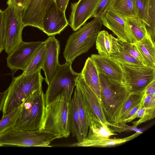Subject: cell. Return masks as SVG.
Segmentation results:
<instances>
[{
	"label": "cell",
	"mask_w": 155,
	"mask_h": 155,
	"mask_svg": "<svg viewBox=\"0 0 155 155\" xmlns=\"http://www.w3.org/2000/svg\"><path fill=\"white\" fill-rule=\"evenodd\" d=\"M100 101L107 121L117 123L122 108L131 94L124 81L107 78L99 74Z\"/></svg>",
	"instance_id": "1"
},
{
	"label": "cell",
	"mask_w": 155,
	"mask_h": 155,
	"mask_svg": "<svg viewBox=\"0 0 155 155\" xmlns=\"http://www.w3.org/2000/svg\"><path fill=\"white\" fill-rule=\"evenodd\" d=\"M41 71L27 75L22 74L14 77L8 88L2 110L3 115L21 105L35 92L42 90V84L45 78Z\"/></svg>",
	"instance_id": "2"
},
{
	"label": "cell",
	"mask_w": 155,
	"mask_h": 155,
	"mask_svg": "<svg viewBox=\"0 0 155 155\" xmlns=\"http://www.w3.org/2000/svg\"><path fill=\"white\" fill-rule=\"evenodd\" d=\"M69 102L58 96L45 106L38 130L52 135L56 139L68 137L70 134L68 122Z\"/></svg>",
	"instance_id": "3"
},
{
	"label": "cell",
	"mask_w": 155,
	"mask_h": 155,
	"mask_svg": "<svg viewBox=\"0 0 155 155\" xmlns=\"http://www.w3.org/2000/svg\"><path fill=\"white\" fill-rule=\"evenodd\" d=\"M102 25L101 18H94L70 35L63 52L66 62L72 63L77 57L93 46Z\"/></svg>",
	"instance_id": "4"
},
{
	"label": "cell",
	"mask_w": 155,
	"mask_h": 155,
	"mask_svg": "<svg viewBox=\"0 0 155 155\" xmlns=\"http://www.w3.org/2000/svg\"><path fill=\"white\" fill-rule=\"evenodd\" d=\"M45 107L43 90L34 92L21 104V111L14 128L17 130H39Z\"/></svg>",
	"instance_id": "5"
},
{
	"label": "cell",
	"mask_w": 155,
	"mask_h": 155,
	"mask_svg": "<svg viewBox=\"0 0 155 155\" xmlns=\"http://www.w3.org/2000/svg\"><path fill=\"white\" fill-rule=\"evenodd\" d=\"M72 64L66 62L59 65L45 94V106L58 96L64 97L68 102L70 101L79 73L73 70Z\"/></svg>",
	"instance_id": "6"
},
{
	"label": "cell",
	"mask_w": 155,
	"mask_h": 155,
	"mask_svg": "<svg viewBox=\"0 0 155 155\" xmlns=\"http://www.w3.org/2000/svg\"><path fill=\"white\" fill-rule=\"evenodd\" d=\"M55 139L54 136L38 130H17L12 127L0 134V147H51V143Z\"/></svg>",
	"instance_id": "7"
},
{
	"label": "cell",
	"mask_w": 155,
	"mask_h": 155,
	"mask_svg": "<svg viewBox=\"0 0 155 155\" xmlns=\"http://www.w3.org/2000/svg\"><path fill=\"white\" fill-rule=\"evenodd\" d=\"M3 11L5 22L4 50L8 55L22 41V31L25 26L22 21V10L8 5Z\"/></svg>",
	"instance_id": "8"
},
{
	"label": "cell",
	"mask_w": 155,
	"mask_h": 155,
	"mask_svg": "<svg viewBox=\"0 0 155 155\" xmlns=\"http://www.w3.org/2000/svg\"><path fill=\"white\" fill-rule=\"evenodd\" d=\"M121 66L124 82L131 93L143 94L147 86L155 80V67Z\"/></svg>",
	"instance_id": "9"
},
{
	"label": "cell",
	"mask_w": 155,
	"mask_h": 155,
	"mask_svg": "<svg viewBox=\"0 0 155 155\" xmlns=\"http://www.w3.org/2000/svg\"><path fill=\"white\" fill-rule=\"evenodd\" d=\"M76 84L79 87L86 112L90 121L97 120L108 125L99 100L95 94L84 81L80 73L77 77Z\"/></svg>",
	"instance_id": "10"
},
{
	"label": "cell",
	"mask_w": 155,
	"mask_h": 155,
	"mask_svg": "<svg viewBox=\"0 0 155 155\" xmlns=\"http://www.w3.org/2000/svg\"><path fill=\"white\" fill-rule=\"evenodd\" d=\"M43 41H22L7 58L8 67L13 74L19 70L24 71L29 64L35 53Z\"/></svg>",
	"instance_id": "11"
},
{
	"label": "cell",
	"mask_w": 155,
	"mask_h": 155,
	"mask_svg": "<svg viewBox=\"0 0 155 155\" xmlns=\"http://www.w3.org/2000/svg\"><path fill=\"white\" fill-rule=\"evenodd\" d=\"M54 1L29 0L22 12V21L25 27L31 26L42 31L44 17Z\"/></svg>",
	"instance_id": "12"
},
{
	"label": "cell",
	"mask_w": 155,
	"mask_h": 155,
	"mask_svg": "<svg viewBox=\"0 0 155 155\" xmlns=\"http://www.w3.org/2000/svg\"><path fill=\"white\" fill-rule=\"evenodd\" d=\"M101 0H79L71 4L68 25L75 31L84 25L93 14Z\"/></svg>",
	"instance_id": "13"
},
{
	"label": "cell",
	"mask_w": 155,
	"mask_h": 155,
	"mask_svg": "<svg viewBox=\"0 0 155 155\" xmlns=\"http://www.w3.org/2000/svg\"><path fill=\"white\" fill-rule=\"evenodd\" d=\"M68 25L65 12L53 1L44 17L42 31L48 36H55L60 34Z\"/></svg>",
	"instance_id": "14"
},
{
	"label": "cell",
	"mask_w": 155,
	"mask_h": 155,
	"mask_svg": "<svg viewBox=\"0 0 155 155\" xmlns=\"http://www.w3.org/2000/svg\"><path fill=\"white\" fill-rule=\"evenodd\" d=\"M44 42L46 52L42 69L45 75V81L48 85L60 64L58 57L60 45L55 36H49Z\"/></svg>",
	"instance_id": "15"
},
{
	"label": "cell",
	"mask_w": 155,
	"mask_h": 155,
	"mask_svg": "<svg viewBox=\"0 0 155 155\" xmlns=\"http://www.w3.org/2000/svg\"><path fill=\"white\" fill-rule=\"evenodd\" d=\"M92 60L99 74L108 78L123 81V71L121 65L110 57L92 54Z\"/></svg>",
	"instance_id": "16"
},
{
	"label": "cell",
	"mask_w": 155,
	"mask_h": 155,
	"mask_svg": "<svg viewBox=\"0 0 155 155\" xmlns=\"http://www.w3.org/2000/svg\"><path fill=\"white\" fill-rule=\"evenodd\" d=\"M124 18L127 42L134 44L149 33L146 24L136 16Z\"/></svg>",
	"instance_id": "17"
},
{
	"label": "cell",
	"mask_w": 155,
	"mask_h": 155,
	"mask_svg": "<svg viewBox=\"0 0 155 155\" xmlns=\"http://www.w3.org/2000/svg\"><path fill=\"white\" fill-rule=\"evenodd\" d=\"M141 134L136 132L134 134L123 138L110 139L87 135L81 141L74 144V146L84 147H101L114 146L120 145L136 138Z\"/></svg>",
	"instance_id": "18"
},
{
	"label": "cell",
	"mask_w": 155,
	"mask_h": 155,
	"mask_svg": "<svg viewBox=\"0 0 155 155\" xmlns=\"http://www.w3.org/2000/svg\"><path fill=\"white\" fill-rule=\"evenodd\" d=\"M100 18L102 24L112 31L120 41L127 42L123 18L109 8Z\"/></svg>",
	"instance_id": "19"
},
{
	"label": "cell",
	"mask_w": 155,
	"mask_h": 155,
	"mask_svg": "<svg viewBox=\"0 0 155 155\" xmlns=\"http://www.w3.org/2000/svg\"><path fill=\"white\" fill-rule=\"evenodd\" d=\"M80 73L85 82L95 94L100 101V87L99 74L90 57L87 59Z\"/></svg>",
	"instance_id": "20"
},
{
	"label": "cell",
	"mask_w": 155,
	"mask_h": 155,
	"mask_svg": "<svg viewBox=\"0 0 155 155\" xmlns=\"http://www.w3.org/2000/svg\"><path fill=\"white\" fill-rule=\"evenodd\" d=\"M68 122L70 134L79 142L83 140L80 116L75 94L69 104Z\"/></svg>",
	"instance_id": "21"
},
{
	"label": "cell",
	"mask_w": 155,
	"mask_h": 155,
	"mask_svg": "<svg viewBox=\"0 0 155 155\" xmlns=\"http://www.w3.org/2000/svg\"><path fill=\"white\" fill-rule=\"evenodd\" d=\"M119 40L105 30L100 31L95 42L99 54L110 57L114 52Z\"/></svg>",
	"instance_id": "22"
},
{
	"label": "cell",
	"mask_w": 155,
	"mask_h": 155,
	"mask_svg": "<svg viewBox=\"0 0 155 155\" xmlns=\"http://www.w3.org/2000/svg\"><path fill=\"white\" fill-rule=\"evenodd\" d=\"M134 45L140 54L146 66L155 67V41L150 33Z\"/></svg>",
	"instance_id": "23"
},
{
	"label": "cell",
	"mask_w": 155,
	"mask_h": 155,
	"mask_svg": "<svg viewBox=\"0 0 155 155\" xmlns=\"http://www.w3.org/2000/svg\"><path fill=\"white\" fill-rule=\"evenodd\" d=\"M121 65L134 66H145L142 62L134 58L123 47L121 41L119 40L114 52L110 57Z\"/></svg>",
	"instance_id": "24"
},
{
	"label": "cell",
	"mask_w": 155,
	"mask_h": 155,
	"mask_svg": "<svg viewBox=\"0 0 155 155\" xmlns=\"http://www.w3.org/2000/svg\"><path fill=\"white\" fill-rule=\"evenodd\" d=\"M110 8L123 18L136 16L134 0H113Z\"/></svg>",
	"instance_id": "25"
},
{
	"label": "cell",
	"mask_w": 155,
	"mask_h": 155,
	"mask_svg": "<svg viewBox=\"0 0 155 155\" xmlns=\"http://www.w3.org/2000/svg\"><path fill=\"white\" fill-rule=\"evenodd\" d=\"M46 48L44 42L36 51L29 64L22 74L27 75L34 73L42 69L45 58Z\"/></svg>",
	"instance_id": "26"
},
{
	"label": "cell",
	"mask_w": 155,
	"mask_h": 155,
	"mask_svg": "<svg viewBox=\"0 0 155 155\" xmlns=\"http://www.w3.org/2000/svg\"><path fill=\"white\" fill-rule=\"evenodd\" d=\"M74 93L76 97L80 120L81 132L83 139L87 135L90 122L84 107L80 89L76 84Z\"/></svg>",
	"instance_id": "27"
},
{
	"label": "cell",
	"mask_w": 155,
	"mask_h": 155,
	"mask_svg": "<svg viewBox=\"0 0 155 155\" xmlns=\"http://www.w3.org/2000/svg\"><path fill=\"white\" fill-rule=\"evenodd\" d=\"M87 135L103 138H109L111 136L117 135L108 125L100 121L91 120Z\"/></svg>",
	"instance_id": "28"
},
{
	"label": "cell",
	"mask_w": 155,
	"mask_h": 155,
	"mask_svg": "<svg viewBox=\"0 0 155 155\" xmlns=\"http://www.w3.org/2000/svg\"><path fill=\"white\" fill-rule=\"evenodd\" d=\"M21 108V104L18 107L3 115L0 120V134L15 126Z\"/></svg>",
	"instance_id": "29"
},
{
	"label": "cell",
	"mask_w": 155,
	"mask_h": 155,
	"mask_svg": "<svg viewBox=\"0 0 155 155\" xmlns=\"http://www.w3.org/2000/svg\"><path fill=\"white\" fill-rule=\"evenodd\" d=\"M143 94L135 93L130 94L122 108L117 123L124 122L125 117L128 113L135 106L140 103Z\"/></svg>",
	"instance_id": "30"
},
{
	"label": "cell",
	"mask_w": 155,
	"mask_h": 155,
	"mask_svg": "<svg viewBox=\"0 0 155 155\" xmlns=\"http://www.w3.org/2000/svg\"><path fill=\"white\" fill-rule=\"evenodd\" d=\"M149 0H134L136 16L146 25L149 27L148 18V8Z\"/></svg>",
	"instance_id": "31"
},
{
	"label": "cell",
	"mask_w": 155,
	"mask_h": 155,
	"mask_svg": "<svg viewBox=\"0 0 155 155\" xmlns=\"http://www.w3.org/2000/svg\"><path fill=\"white\" fill-rule=\"evenodd\" d=\"M148 18L149 27L147 28L153 40L155 39V0H149Z\"/></svg>",
	"instance_id": "32"
},
{
	"label": "cell",
	"mask_w": 155,
	"mask_h": 155,
	"mask_svg": "<svg viewBox=\"0 0 155 155\" xmlns=\"http://www.w3.org/2000/svg\"><path fill=\"white\" fill-rule=\"evenodd\" d=\"M115 132L120 133L124 131H134L141 134L143 133V129H138L137 127L134 125L129 126L124 122L119 123L110 124L109 126Z\"/></svg>",
	"instance_id": "33"
},
{
	"label": "cell",
	"mask_w": 155,
	"mask_h": 155,
	"mask_svg": "<svg viewBox=\"0 0 155 155\" xmlns=\"http://www.w3.org/2000/svg\"><path fill=\"white\" fill-rule=\"evenodd\" d=\"M121 42L125 51L132 56L140 61L146 66L140 54L135 45L127 42H122L121 41Z\"/></svg>",
	"instance_id": "34"
},
{
	"label": "cell",
	"mask_w": 155,
	"mask_h": 155,
	"mask_svg": "<svg viewBox=\"0 0 155 155\" xmlns=\"http://www.w3.org/2000/svg\"><path fill=\"white\" fill-rule=\"evenodd\" d=\"M113 0H101L93 14L92 17L100 18L110 8Z\"/></svg>",
	"instance_id": "35"
},
{
	"label": "cell",
	"mask_w": 155,
	"mask_h": 155,
	"mask_svg": "<svg viewBox=\"0 0 155 155\" xmlns=\"http://www.w3.org/2000/svg\"><path fill=\"white\" fill-rule=\"evenodd\" d=\"M155 117V107L145 108L144 114L140 119L133 121V125L137 127L142 123L153 119Z\"/></svg>",
	"instance_id": "36"
},
{
	"label": "cell",
	"mask_w": 155,
	"mask_h": 155,
	"mask_svg": "<svg viewBox=\"0 0 155 155\" xmlns=\"http://www.w3.org/2000/svg\"><path fill=\"white\" fill-rule=\"evenodd\" d=\"M5 22L3 11L0 9V53L4 50Z\"/></svg>",
	"instance_id": "37"
},
{
	"label": "cell",
	"mask_w": 155,
	"mask_h": 155,
	"mask_svg": "<svg viewBox=\"0 0 155 155\" xmlns=\"http://www.w3.org/2000/svg\"><path fill=\"white\" fill-rule=\"evenodd\" d=\"M29 0H8V5H12L22 10L24 9Z\"/></svg>",
	"instance_id": "38"
},
{
	"label": "cell",
	"mask_w": 155,
	"mask_h": 155,
	"mask_svg": "<svg viewBox=\"0 0 155 155\" xmlns=\"http://www.w3.org/2000/svg\"><path fill=\"white\" fill-rule=\"evenodd\" d=\"M143 107L145 108L155 107V96L150 95H143Z\"/></svg>",
	"instance_id": "39"
},
{
	"label": "cell",
	"mask_w": 155,
	"mask_h": 155,
	"mask_svg": "<svg viewBox=\"0 0 155 155\" xmlns=\"http://www.w3.org/2000/svg\"><path fill=\"white\" fill-rule=\"evenodd\" d=\"M145 110V108L143 107H140L137 111L136 113L134 114L131 117L126 120L125 123H127L130 122L136 118H140L143 115Z\"/></svg>",
	"instance_id": "40"
},
{
	"label": "cell",
	"mask_w": 155,
	"mask_h": 155,
	"mask_svg": "<svg viewBox=\"0 0 155 155\" xmlns=\"http://www.w3.org/2000/svg\"><path fill=\"white\" fill-rule=\"evenodd\" d=\"M58 7L65 12L69 0H54Z\"/></svg>",
	"instance_id": "41"
},
{
	"label": "cell",
	"mask_w": 155,
	"mask_h": 155,
	"mask_svg": "<svg viewBox=\"0 0 155 155\" xmlns=\"http://www.w3.org/2000/svg\"><path fill=\"white\" fill-rule=\"evenodd\" d=\"M144 94L155 96V80L151 82L147 87Z\"/></svg>",
	"instance_id": "42"
},
{
	"label": "cell",
	"mask_w": 155,
	"mask_h": 155,
	"mask_svg": "<svg viewBox=\"0 0 155 155\" xmlns=\"http://www.w3.org/2000/svg\"><path fill=\"white\" fill-rule=\"evenodd\" d=\"M143 104L140 103L134 107L127 114L124 118V122H125L131 117L134 114L138 109L140 107H143Z\"/></svg>",
	"instance_id": "43"
},
{
	"label": "cell",
	"mask_w": 155,
	"mask_h": 155,
	"mask_svg": "<svg viewBox=\"0 0 155 155\" xmlns=\"http://www.w3.org/2000/svg\"><path fill=\"white\" fill-rule=\"evenodd\" d=\"M8 89L3 92H0V112L2 110L3 104L6 97Z\"/></svg>",
	"instance_id": "44"
}]
</instances>
